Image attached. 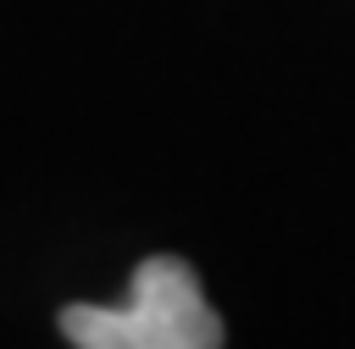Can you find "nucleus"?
I'll return each instance as SVG.
<instances>
[{"label":"nucleus","instance_id":"1","mask_svg":"<svg viewBox=\"0 0 355 349\" xmlns=\"http://www.w3.org/2000/svg\"><path fill=\"white\" fill-rule=\"evenodd\" d=\"M61 332L78 349H222V316L178 255L139 260L128 305H67Z\"/></svg>","mask_w":355,"mask_h":349}]
</instances>
